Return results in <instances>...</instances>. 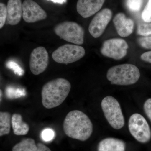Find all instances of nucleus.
Returning <instances> with one entry per match:
<instances>
[{"label":"nucleus","mask_w":151,"mask_h":151,"mask_svg":"<svg viewBox=\"0 0 151 151\" xmlns=\"http://www.w3.org/2000/svg\"><path fill=\"white\" fill-rule=\"evenodd\" d=\"M63 129L68 137L85 141L92 135L93 125L89 117L78 110L68 113L63 123Z\"/></svg>","instance_id":"obj_1"},{"label":"nucleus","mask_w":151,"mask_h":151,"mask_svg":"<svg viewBox=\"0 0 151 151\" xmlns=\"http://www.w3.org/2000/svg\"><path fill=\"white\" fill-rule=\"evenodd\" d=\"M70 89V82L65 78H57L48 81L42 89V105L48 109L59 106L68 96Z\"/></svg>","instance_id":"obj_2"},{"label":"nucleus","mask_w":151,"mask_h":151,"mask_svg":"<svg viewBox=\"0 0 151 151\" xmlns=\"http://www.w3.org/2000/svg\"><path fill=\"white\" fill-rule=\"evenodd\" d=\"M140 77L139 68L132 64H123L111 68L107 78L111 84L127 86L136 83Z\"/></svg>","instance_id":"obj_3"},{"label":"nucleus","mask_w":151,"mask_h":151,"mask_svg":"<svg viewBox=\"0 0 151 151\" xmlns=\"http://www.w3.org/2000/svg\"><path fill=\"white\" fill-rule=\"evenodd\" d=\"M101 107L106 120L112 128L118 130L124 127L125 120L118 100L112 96H107L102 100Z\"/></svg>","instance_id":"obj_4"},{"label":"nucleus","mask_w":151,"mask_h":151,"mask_svg":"<svg viewBox=\"0 0 151 151\" xmlns=\"http://www.w3.org/2000/svg\"><path fill=\"white\" fill-rule=\"evenodd\" d=\"M54 31L57 35L68 42L77 45L84 43V29L75 22H63L55 26Z\"/></svg>","instance_id":"obj_5"},{"label":"nucleus","mask_w":151,"mask_h":151,"mask_svg":"<svg viewBox=\"0 0 151 151\" xmlns=\"http://www.w3.org/2000/svg\"><path fill=\"white\" fill-rule=\"evenodd\" d=\"M85 54L84 47L76 45L65 44L59 47L52 55V59L58 63L68 64L81 59Z\"/></svg>","instance_id":"obj_6"},{"label":"nucleus","mask_w":151,"mask_h":151,"mask_svg":"<svg viewBox=\"0 0 151 151\" xmlns=\"http://www.w3.org/2000/svg\"><path fill=\"white\" fill-rule=\"evenodd\" d=\"M129 129L132 136L139 142L146 143L150 140V128L141 114L134 113L131 116L129 119Z\"/></svg>","instance_id":"obj_7"},{"label":"nucleus","mask_w":151,"mask_h":151,"mask_svg":"<svg viewBox=\"0 0 151 151\" xmlns=\"http://www.w3.org/2000/svg\"><path fill=\"white\" fill-rule=\"evenodd\" d=\"M128 48L129 45L124 40L111 39L103 42L100 52L104 56L119 60L127 55Z\"/></svg>","instance_id":"obj_8"},{"label":"nucleus","mask_w":151,"mask_h":151,"mask_svg":"<svg viewBox=\"0 0 151 151\" xmlns=\"http://www.w3.org/2000/svg\"><path fill=\"white\" fill-rule=\"evenodd\" d=\"M49 63V55L44 47H38L31 52L29 58V68L34 75H38L46 70Z\"/></svg>","instance_id":"obj_9"},{"label":"nucleus","mask_w":151,"mask_h":151,"mask_svg":"<svg viewBox=\"0 0 151 151\" xmlns=\"http://www.w3.org/2000/svg\"><path fill=\"white\" fill-rule=\"evenodd\" d=\"M112 12L110 9L105 8L97 13L91 21L89 27V32L95 38L100 37L112 17Z\"/></svg>","instance_id":"obj_10"},{"label":"nucleus","mask_w":151,"mask_h":151,"mask_svg":"<svg viewBox=\"0 0 151 151\" xmlns=\"http://www.w3.org/2000/svg\"><path fill=\"white\" fill-rule=\"evenodd\" d=\"M22 18L29 23L45 19L47 17L46 12L37 3L33 0H24L22 3Z\"/></svg>","instance_id":"obj_11"},{"label":"nucleus","mask_w":151,"mask_h":151,"mask_svg":"<svg viewBox=\"0 0 151 151\" xmlns=\"http://www.w3.org/2000/svg\"><path fill=\"white\" fill-rule=\"evenodd\" d=\"M105 0H78L76 10L81 17L87 18L102 8Z\"/></svg>","instance_id":"obj_12"},{"label":"nucleus","mask_w":151,"mask_h":151,"mask_svg":"<svg viewBox=\"0 0 151 151\" xmlns=\"http://www.w3.org/2000/svg\"><path fill=\"white\" fill-rule=\"evenodd\" d=\"M113 22L118 34L122 37H127L133 32L134 22L132 19L127 17L123 13L117 14Z\"/></svg>","instance_id":"obj_13"},{"label":"nucleus","mask_w":151,"mask_h":151,"mask_svg":"<svg viewBox=\"0 0 151 151\" xmlns=\"http://www.w3.org/2000/svg\"><path fill=\"white\" fill-rule=\"evenodd\" d=\"M7 8V17L6 24L11 25L17 24L22 17V4L21 0H9Z\"/></svg>","instance_id":"obj_14"},{"label":"nucleus","mask_w":151,"mask_h":151,"mask_svg":"<svg viewBox=\"0 0 151 151\" xmlns=\"http://www.w3.org/2000/svg\"><path fill=\"white\" fill-rule=\"evenodd\" d=\"M126 145L124 141L113 138H107L100 141L98 151H125Z\"/></svg>","instance_id":"obj_15"},{"label":"nucleus","mask_w":151,"mask_h":151,"mask_svg":"<svg viewBox=\"0 0 151 151\" xmlns=\"http://www.w3.org/2000/svg\"><path fill=\"white\" fill-rule=\"evenodd\" d=\"M12 126L14 134L17 136L27 134L29 130V125L24 122L21 115L17 113L12 116Z\"/></svg>","instance_id":"obj_16"},{"label":"nucleus","mask_w":151,"mask_h":151,"mask_svg":"<svg viewBox=\"0 0 151 151\" xmlns=\"http://www.w3.org/2000/svg\"><path fill=\"white\" fill-rule=\"evenodd\" d=\"M12 116L7 112H0V136L8 134L10 132Z\"/></svg>","instance_id":"obj_17"},{"label":"nucleus","mask_w":151,"mask_h":151,"mask_svg":"<svg viewBox=\"0 0 151 151\" xmlns=\"http://www.w3.org/2000/svg\"><path fill=\"white\" fill-rule=\"evenodd\" d=\"M37 145L32 138L24 139L14 146L12 151H37Z\"/></svg>","instance_id":"obj_18"},{"label":"nucleus","mask_w":151,"mask_h":151,"mask_svg":"<svg viewBox=\"0 0 151 151\" xmlns=\"http://www.w3.org/2000/svg\"><path fill=\"white\" fill-rule=\"evenodd\" d=\"M137 33L142 36L151 35V22L142 23L138 26Z\"/></svg>","instance_id":"obj_19"},{"label":"nucleus","mask_w":151,"mask_h":151,"mask_svg":"<svg viewBox=\"0 0 151 151\" xmlns=\"http://www.w3.org/2000/svg\"><path fill=\"white\" fill-rule=\"evenodd\" d=\"M126 5L131 12H137L140 10L142 4V0H126Z\"/></svg>","instance_id":"obj_20"},{"label":"nucleus","mask_w":151,"mask_h":151,"mask_svg":"<svg viewBox=\"0 0 151 151\" xmlns=\"http://www.w3.org/2000/svg\"><path fill=\"white\" fill-rule=\"evenodd\" d=\"M7 17V8L4 4L0 3V28L5 24Z\"/></svg>","instance_id":"obj_21"},{"label":"nucleus","mask_w":151,"mask_h":151,"mask_svg":"<svg viewBox=\"0 0 151 151\" xmlns=\"http://www.w3.org/2000/svg\"><path fill=\"white\" fill-rule=\"evenodd\" d=\"M142 19L146 22H151V0H148L143 11Z\"/></svg>","instance_id":"obj_22"},{"label":"nucleus","mask_w":151,"mask_h":151,"mask_svg":"<svg viewBox=\"0 0 151 151\" xmlns=\"http://www.w3.org/2000/svg\"><path fill=\"white\" fill-rule=\"evenodd\" d=\"M55 137V133L52 129H45L41 133L42 139L45 142H50L54 139Z\"/></svg>","instance_id":"obj_23"},{"label":"nucleus","mask_w":151,"mask_h":151,"mask_svg":"<svg viewBox=\"0 0 151 151\" xmlns=\"http://www.w3.org/2000/svg\"><path fill=\"white\" fill-rule=\"evenodd\" d=\"M138 42L143 48L151 50V35L139 38Z\"/></svg>","instance_id":"obj_24"},{"label":"nucleus","mask_w":151,"mask_h":151,"mask_svg":"<svg viewBox=\"0 0 151 151\" xmlns=\"http://www.w3.org/2000/svg\"><path fill=\"white\" fill-rule=\"evenodd\" d=\"M144 109L146 115L151 122V98L146 100L144 103Z\"/></svg>","instance_id":"obj_25"},{"label":"nucleus","mask_w":151,"mask_h":151,"mask_svg":"<svg viewBox=\"0 0 151 151\" xmlns=\"http://www.w3.org/2000/svg\"><path fill=\"white\" fill-rule=\"evenodd\" d=\"M141 58L143 61L151 63V51L147 52L141 55Z\"/></svg>","instance_id":"obj_26"},{"label":"nucleus","mask_w":151,"mask_h":151,"mask_svg":"<svg viewBox=\"0 0 151 151\" xmlns=\"http://www.w3.org/2000/svg\"><path fill=\"white\" fill-rule=\"evenodd\" d=\"M37 145V151H51V150L49 148L45 145L41 143H39Z\"/></svg>","instance_id":"obj_27"},{"label":"nucleus","mask_w":151,"mask_h":151,"mask_svg":"<svg viewBox=\"0 0 151 151\" xmlns=\"http://www.w3.org/2000/svg\"><path fill=\"white\" fill-rule=\"evenodd\" d=\"M10 68H12L14 70L15 72L16 73H17L18 74H19V75H22V71L21 69L19 67H18V65H15V64H11Z\"/></svg>","instance_id":"obj_28"},{"label":"nucleus","mask_w":151,"mask_h":151,"mask_svg":"<svg viewBox=\"0 0 151 151\" xmlns=\"http://www.w3.org/2000/svg\"><path fill=\"white\" fill-rule=\"evenodd\" d=\"M54 2L62 3L63 2L65 1V0H51Z\"/></svg>","instance_id":"obj_29"},{"label":"nucleus","mask_w":151,"mask_h":151,"mask_svg":"<svg viewBox=\"0 0 151 151\" xmlns=\"http://www.w3.org/2000/svg\"><path fill=\"white\" fill-rule=\"evenodd\" d=\"M1 92V96H2V92L1 90H0Z\"/></svg>","instance_id":"obj_30"}]
</instances>
